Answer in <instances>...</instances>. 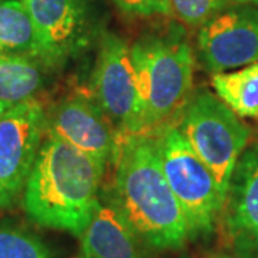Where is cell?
<instances>
[{
	"mask_svg": "<svg viewBox=\"0 0 258 258\" xmlns=\"http://www.w3.org/2000/svg\"><path fill=\"white\" fill-rule=\"evenodd\" d=\"M0 258L55 257L35 234L9 222H0Z\"/></svg>",
	"mask_w": 258,
	"mask_h": 258,
	"instance_id": "cell-16",
	"label": "cell"
},
{
	"mask_svg": "<svg viewBox=\"0 0 258 258\" xmlns=\"http://www.w3.org/2000/svg\"><path fill=\"white\" fill-rule=\"evenodd\" d=\"M46 135L82 151L105 171L115 162L120 141L99 105L82 93L64 98L46 113Z\"/></svg>",
	"mask_w": 258,
	"mask_h": 258,
	"instance_id": "cell-8",
	"label": "cell"
},
{
	"mask_svg": "<svg viewBox=\"0 0 258 258\" xmlns=\"http://www.w3.org/2000/svg\"><path fill=\"white\" fill-rule=\"evenodd\" d=\"M205 258H232L230 257L228 254H225V252H211V254H208Z\"/></svg>",
	"mask_w": 258,
	"mask_h": 258,
	"instance_id": "cell-20",
	"label": "cell"
},
{
	"mask_svg": "<svg viewBox=\"0 0 258 258\" xmlns=\"http://www.w3.org/2000/svg\"><path fill=\"white\" fill-rule=\"evenodd\" d=\"M224 225L235 249L258 257V148L242 152L232 174Z\"/></svg>",
	"mask_w": 258,
	"mask_h": 258,
	"instance_id": "cell-11",
	"label": "cell"
},
{
	"mask_svg": "<svg viewBox=\"0 0 258 258\" xmlns=\"http://www.w3.org/2000/svg\"><path fill=\"white\" fill-rule=\"evenodd\" d=\"M211 86L240 118L258 119V62L228 74H214Z\"/></svg>",
	"mask_w": 258,
	"mask_h": 258,
	"instance_id": "cell-14",
	"label": "cell"
},
{
	"mask_svg": "<svg viewBox=\"0 0 258 258\" xmlns=\"http://www.w3.org/2000/svg\"><path fill=\"white\" fill-rule=\"evenodd\" d=\"M228 0H168L169 16L191 28H200L224 10Z\"/></svg>",
	"mask_w": 258,
	"mask_h": 258,
	"instance_id": "cell-17",
	"label": "cell"
},
{
	"mask_svg": "<svg viewBox=\"0 0 258 258\" xmlns=\"http://www.w3.org/2000/svg\"><path fill=\"white\" fill-rule=\"evenodd\" d=\"M12 106H13L12 103H8V102L0 101V119H2L3 116H5V113L9 111Z\"/></svg>",
	"mask_w": 258,
	"mask_h": 258,
	"instance_id": "cell-19",
	"label": "cell"
},
{
	"mask_svg": "<svg viewBox=\"0 0 258 258\" xmlns=\"http://www.w3.org/2000/svg\"><path fill=\"white\" fill-rule=\"evenodd\" d=\"M115 165L112 207L149 248H182L189 240L188 222L166 182L154 138H120Z\"/></svg>",
	"mask_w": 258,
	"mask_h": 258,
	"instance_id": "cell-1",
	"label": "cell"
},
{
	"mask_svg": "<svg viewBox=\"0 0 258 258\" xmlns=\"http://www.w3.org/2000/svg\"><path fill=\"white\" fill-rule=\"evenodd\" d=\"M92 98L119 138L141 134L142 98L131 46L122 37H102L92 75Z\"/></svg>",
	"mask_w": 258,
	"mask_h": 258,
	"instance_id": "cell-6",
	"label": "cell"
},
{
	"mask_svg": "<svg viewBox=\"0 0 258 258\" xmlns=\"http://www.w3.org/2000/svg\"><path fill=\"white\" fill-rule=\"evenodd\" d=\"M151 137L155 141L166 182L185 214L189 238L211 234L227 203L212 172L178 125L168 123Z\"/></svg>",
	"mask_w": 258,
	"mask_h": 258,
	"instance_id": "cell-4",
	"label": "cell"
},
{
	"mask_svg": "<svg viewBox=\"0 0 258 258\" xmlns=\"http://www.w3.org/2000/svg\"><path fill=\"white\" fill-rule=\"evenodd\" d=\"M118 9L131 16H154L165 15L169 16L168 0H113Z\"/></svg>",
	"mask_w": 258,
	"mask_h": 258,
	"instance_id": "cell-18",
	"label": "cell"
},
{
	"mask_svg": "<svg viewBox=\"0 0 258 258\" xmlns=\"http://www.w3.org/2000/svg\"><path fill=\"white\" fill-rule=\"evenodd\" d=\"M234 3H240V5H258V0H231Z\"/></svg>",
	"mask_w": 258,
	"mask_h": 258,
	"instance_id": "cell-21",
	"label": "cell"
},
{
	"mask_svg": "<svg viewBox=\"0 0 258 258\" xmlns=\"http://www.w3.org/2000/svg\"><path fill=\"white\" fill-rule=\"evenodd\" d=\"M42 66L36 59L0 53V101L16 105L33 99L43 86Z\"/></svg>",
	"mask_w": 258,
	"mask_h": 258,
	"instance_id": "cell-15",
	"label": "cell"
},
{
	"mask_svg": "<svg viewBox=\"0 0 258 258\" xmlns=\"http://www.w3.org/2000/svg\"><path fill=\"white\" fill-rule=\"evenodd\" d=\"M36 30L43 63H62L92 35V0H20Z\"/></svg>",
	"mask_w": 258,
	"mask_h": 258,
	"instance_id": "cell-10",
	"label": "cell"
},
{
	"mask_svg": "<svg viewBox=\"0 0 258 258\" xmlns=\"http://www.w3.org/2000/svg\"><path fill=\"white\" fill-rule=\"evenodd\" d=\"M178 128L212 172L227 198L232 174L245 151L251 131L235 112L207 89L191 95Z\"/></svg>",
	"mask_w": 258,
	"mask_h": 258,
	"instance_id": "cell-5",
	"label": "cell"
},
{
	"mask_svg": "<svg viewBox=\"0 0 258 258\" xmlns=\"http://www.w3.org/2000/svg\"><path fill=\"white\" fill-rule=\"evenodd\" d=\"M103 174L95 159L47 135L25 185V211L40 227L81 238L101 203Z\"/></svg>",
	"mask_w": 258,
	"mask_h": 258,
	"instance_id": "cell-2",
	"label": "cell"
},
{
	"mask_svg": "<svg viewBox=\"0 0 258 258\" xmlns=\"http://www.w3.org/2000/svg\"><path fill=\"white\" fill-rule=\"evenodd\" d=\"M45 132L46 112L36 99L13 105L0 119V210L25 191Z\"/></svg>",
	"mask_w": 258,
	"mask_h": 258,
	"instance_id": "cell-7",
	"label": "cell"
},
{
	"mask_svg": "<svg viewBox=\"0 0 258 258\" xmlns=\"http://www.w3.org/2000/svg\"><path fill=\"white\" fill-rule=\"evenodd\" d=\"M0 53L25 56L43 63L33 22L20 0H0Z\"/></svg>",
	"mask_w": 258,
	"mask_h": 258,
	"instance_id": "cell-13",
	"label": "cell"
},
{
	"mask_svg": "<svg viewBox=\"0 0 258 258\" xmlns=\"http://www.w3.org/2000/svg\"><path fill=\"white\" fill-rule=\"evenodd\" d=\"M198 52L211 74L258 62V9L221 10L198 30Z\"/></svg>",
	"mask_w": 258,
	"mask_h": 258,
	"instance_id": "cell-9",
	"label": "cell"
},
{
	"mask_svg": "<svg viewBox=\"0 0 258 258\" xmlns=\"http://www.w3.org/2000/svg\"><path fill=\"white\" fill-rule=\"evenodd\" d=\"M142 98V135L172 123L192 95L194 52L184 39L149 37L131 46Z\"/></svg>",
	"mask_w": 258,
	"mask_h": 258,
	"instance_id": "cell-3",
	"label": "cell"
},
{
	"mask_svg": "<svg viewBox=\"0 0 258 258\" xmlns=\"http://www.w3.org/2000/svg\"><path fill=\"white\" fill-rule=\"evenodd\" d=\"M148 247L111 204L98 205L78 258H148Z\"/></svg>",
	"mask_w": 258,
	"mask_h": 258,
	"instance_id": "cell-12",
	"label": "cell"
}]
</instances>
